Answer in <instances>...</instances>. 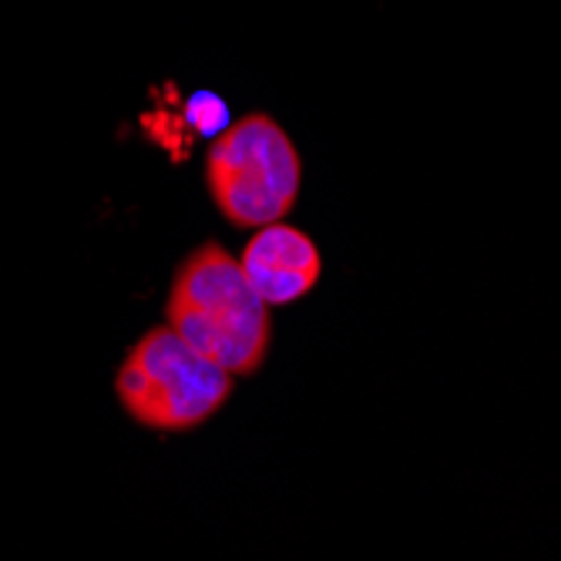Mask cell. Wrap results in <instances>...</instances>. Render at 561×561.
Returning <instances> with one entry per match:
<instances>
[{
  "label": "cell",
  "instance_id": "5",
  "mask_svg": "<svg viewBox=\"0 0 561 561\" xmlns=\"http://www.w3.org/2000/svg\"><path fill=\"white\" fill-rule=\"evenodd\" d=\"M182 122L198 135V138H209L216 141L222 131H229L232 125V112L226 105V98L219 91H209V88H198L185 98L182 105Z\"/></svg>",
  "mask_w": 561,
  "mask_h": 561
},
{
  "label": "cell",
  "instance_id": "3",
  "mask_svg": "<svg viewBox=\"0 0 561 561\" xmlns=\"http://www.w3.org/2000/svg\"><path fill=\"white\" fill-rule=\"evenodd\" d=\"M206 188L236 229L283 222L302 188V156L273 115L249 112L209 145Z\"/></svg>",
  "mask_w": 561,
  "mask_h": 561
},
{
  "label": "cell",
  "instance_id": "4",
  "mask_svg": "<svg viewBox=\"0 0 561 561\" xmlns=\"http://www.w3.org/2000/svg\"><path fill=\"white\" fill-rule=\"evenodd\" d=\"M239 266L266 306H286L310 296L323 276V256L313 236L286 222L252 232L242 245Z\"/></svg>",
  "mask_w": 561,
  "mask_h": 561
},
{
  "label": "cell",
  "instance_id": "1",
  "mask_svg": "<svg viewBox=\"0 0 561 561\" xmlns=\"http://www.w3.org/2000/svg\"><path fill=\"white\" fill-rule=\"evenodd\" d=\"M165 320L182 343L232 377H256L270 360L273 310L216 239L195 245L179 263L165 296Z\"/></svg>",
  "mask_w": 561,
  "mask_h": 561
},
{
  "label": "cell",
  "instance_id": "2",
  "mask_svg": "<svg viewBox=\"0 0 561 561\" xmlns=\"http://www.w3.org/2000/svg\"><path fill=\"white\" fill-rule=\"evenodd\" d=\"M232 380L169 327H151L128 346L115 374V397L145 431L192 434L226 411Z\"/></svg>",
  "mask_w": 561,
  "mask_h": 561
}]
</instances>
